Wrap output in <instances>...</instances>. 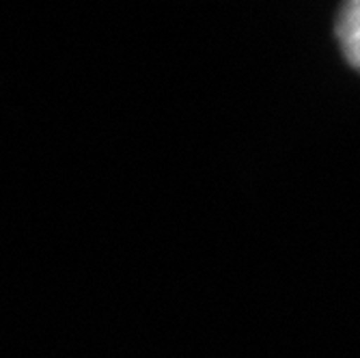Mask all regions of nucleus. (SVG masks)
Segmentation results:
<instances>
[{
	"instance_id": "nucleus-1",
	"label": "nucleus",
	"mask_w": 360,
	"mask_h": 358,
	"mask_svg": "<svg viewBox=\"0 0 360 358\" xmlns=\"http://www.w3.org/2000/svg\"><path fill=\"white\" fill-rule=\"evenodd\" d=\"M337 37L345 58L360 70V0L347 3L337 20Z\"/></svg>"
}]
</instances>
